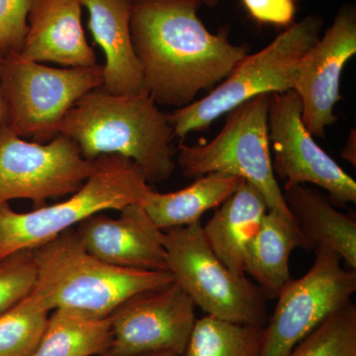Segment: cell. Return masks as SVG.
I'll list each match as a JSON object with an SVG mask.
<instances>
[{"mask_svg": "<svg viewBox=\"0 0 356 356\" xmlns=\"http://www.w3.org/2000/svg\"><path fill=\"white\" fill-rule=\"evenodd\" d=\"M201 0H132L130 28L145 90L156 104L186 106L212 90L248 55L229 30L210 32L199 18Z\"/></svg>", "mask_w": 356, "mask_h": 356, "instance_id": "1", "label": "cell"}, {"mask_svg": "<svg viewBox=\"0 0 356 356\" xmlns=\"http://www.w3.org/2000/svg\"><path fill=\"white\" fill-rule=\"evenodd\" d=\"M58 134L76 142L88 161L104 154L131 159L149 184L165 181L177 168L172 125L147 91L113 95L102 86L92 89L70 107Z\"/></svg>", "mask_w": 356, "mask_h": 356, "instance_id": "2", "label": "cell"}, {"mask_svg": "<svg viewBox=\"0 0 356 356\" xmlns=\"http://www.w3.org/2000/svg\"><path fill=\"white\" fill-rule=\"evenodd\" d=\"M37 281L30 298L51 312L109 317L133 295L173 282L170 271L111 266L89 254L74 229L33 250Z\"/></svg>", "mask_w": 356, "mask_h": 356, "instance_id": "3", "label": "cell"}, {"mask_svg": "<svg viewBox=\"0 0 356 356\" xmlns=\"http://www.w3.org/2000/svg\"><path fill=\"white\" fill-rule=\"evenodd\" d=\"M95 161L90 177L63 202L26 213L16 212L9 203L0 205V259L34 250L93 215L144 205L153 189L139 166L119 154H104Z\"/></svg>", "mask_w": 356, "mask_h": 356, "instance_id": "4", "label": "cell"}, {"mask_svg": "<svg viewBox=\"0 0 356 356\" xmlns=\"http://www.w3.org/2000/svg\"><path fill=\"white\" fill-rule=\"evenodd\" d=\"M324 21L310 15L290 25L270 44L247 55L209 95L168 115L175 138L206 130L255 96L292 90L306 54L321 37Z\"/></svg>", "mask_w": 356, "mask_h": 356, "instance_id": "5", "label": "cell"}, {"mask_svg": "<svg viewBox=\"0 0 356 356\" xmlns=\"http://www.w3.org/2000/svg\"><path fill=\"white\" fill-rule=\"evenodd\" d=\"M270 96H255L232 110L224 127L209 143L189 146L180 140L175 161L187 178L211 172L242 177L261 192L268 211H277L295 222L273 172L268 138Z\"/></svg>", "mask_w": 356, "mask_h": 356, "instance_id": "6", "label": "cell"}, {"mask_svg": "<svg viewBox=\"0 0 356 356\" xmlns=\"http://www.w3.org/2000/svg\"><path fill=\"white\" fill-rule=\"evenodd\" d=\"M102 86V65L51 67L13 53L4 56L0 89L6 127L25 140L46 144L58 137L70 107Z\"/></svg>", "mask_w": 356, "mask_h": 356, "instance_id": "7", "label": "cell"}, {"mask_svg": "<svg viewBox=\"0 0 356 356\" xmlns=\"http://www.w3.org/2000/svg\"><path fill=\"white\" fill-rule=\"evenodd\" d=\"M168 270L195 306L208 316L264 327L266 297L261 288L225 266L204 236L201 222L165 231Z\"/></svg>", "mask_w": 356, "mask_h": 356, "instance_id": "8", "label": "cell"}, {"mask_svg": "<svg viewBox=\"0 0 356 356\" xmlns=\"http://www.w3.org/2000/svg\"><path fill=\"white\" fill-rule=\"evenodd\" d=\"M305 275L283 287L264 329L261 355L288 356L293 348L334 312L350 303L356 291V269L346 270L341 257L327 248H315Z\"/></svg>", "mask_w": 356, "mask_h": 356, "instance_id": "9", "label": "cell"}, {"mask_svg": "<svg viewBox=\"0 0 356 356\" xmlns=\"http://www.w3.org/2000/svg\"><path fill=\"white\" fill-rule=\"evenodd\" d=\"M95 168L70 138L58 135L46 144L0 128V205L16 199L43 205L50 198L81 188Z\"/></svg>", "mask_w": 356, "mask_h": 356, "instance_id": "10", "label": "cell"}, {"mask_svg": "<svg viewBox=\"0 0 356 356\" xmlns=\"http://www.w3.org/2000/svg\"><path fill=\"white\" fill-rule=\"evenodd\" d=\"M273 168L284 186L314 184L339 206L356 202V182L314 140L302 122V103L294 90L273 93L268 108Z\"/></svg>", "mask_w": 356, "mask_h": 356, "instance_id": "11", "label": "cell"}, {"mask_svg": "<svg viewBox=\"0 0 356 356\" xmlns=\"http://www.w3.org/2000/svg\"><path fill=\"white\" fill-rule=\"evenodd\" d=\"M195 304L173 282L133 295L109 316L107 353L135 356L170 351L181 355L195 325Z\"/></svg>", "mask_w": 356, "mask_h": 356, "instance_id": "12", "label": "cell"}, {"mask_svg": "<svg viewBox=\"0 0 356 356\" xmlns=\"http://www.w3.org/2000/svg\"><path fill=\"white\" fill-rule=\"evenodd\" d=\"M355 55L356 11L346 6L302 60L293 88L301 99L302 122L313 137L324 138L325 129L337 121L341 74Z\"/></svg>", "mask_w": 356, "mask_h": 356, "instance_id": "13", "label": "cell"}, {"mask_svg": "<svg viewBox=\"0 0 356 356\" xmlns=\"http://www.w3.org/2000/svg\"><path fill=\"white\" fill-rule=\"evenodd\" d=\"M111 218L104 212L77 225L83 248L111 266L142 270H168L165 231L159 229L144 206L132 204Z\"/></svg>", "mask_w": 356, "mask_h": 356, "instance_id": "14", "label": "cell"}, {"mask_svg": "<svg viewBox=\"0 0 356 356\" xmlns=\"http://www.w3.org/2000/svg\"><path fill=\"white\" fill-rule=\"evenodd\" d=\"M79 0H30L28 30L19 55L64 67H93L95 51L81 22Z\"/></svg>", "mask_w": 356, "mask_h": 356, "instance_id": "15", "label": "cell"}, {"mask_svg": "<svg viewBox=\"0 0 356 356\" xmlns=\"http://www.w3.org/2000/svg\"><path fill=\"white\" fill-rule=\"evenodd\" d=\"M88 28L105 56L102 88L113 95L145 90L144 77L131 35L132 0H79Z\"/></svg>", "mask_w": 356, "mask_h": 356, "instance_id": "16", "label": "cell"}, {"mask_svg": "<svg viewBox=\"0 0 356 356\" xmlns=\"http://www.w3.org/2000/svg\"><path fill=\"white\" fill-rule=\"evenodd\" d=\"M268 206L254 185L243 181L202 226L208 245L229 270L245 277V252L257 235Z\"/></svg>", "mask_w": 356, "mask_h": 356, "instance_id": "17", "label": "cell"}, {"mask_svg": "<svg viewBox=\"0 0 356 356\" xmlns=\"http://www.w3.org/2000/svg\"><path fill=\"white\" fill-rule=\"evenodd\" d=\"M283 198L306 248L325 247L356 269V221L334 207L324 194L305 184L283 186Z\"/></svg>", "mask_w": 356, "mask_h": 356, "instance_id": "18", "label": "cell"}, {"mask_svg": "<svg viewBox=\"0 0 356 356\" xmlns=\"http://www.w3.org/2000/svg\"><path fill=\"white\" fill-rule=\"evenodd\" d=\"M306 243L296 222L268 211L245 252V273L252 276L266 298H277L291 280L290 257Z\"/></svg>", "mask_w": 356, "mask_h": 356, "instance_id": "19", "label": "cell"}, {"mask_svg": "<svg viewBox=\"0 0 356 356\" xmlns=\"http://www.w3.org/2000/svg\"><path fill=\"white\" fill-rule=\"evenodd\" d=\"M245 180L236 175L211 172L195 178L185 188L168 193L152 191L144 207L163 231L191 226L200 222L207 211L217 209Z\"/></svg>", "mask_w": 356, "mask_h": 356, "instance_id": "20", "label": "cell"}, {"mask_svg": "<svg viewBox=\"0 0 356 356\" xmlns=\"http://www.w3.org/2000/svg\"><path fill=\"white\" fill-rule=\"evenodd\" d=\"M112 341L110 317L97 318L69 309H56L33 356L102 355Z\"/></svg>", "mask_w": 356, "mask_h": 356, "instance_id": "21", "label": "cell"}, {"mask_svg": "<svg viewBox=\"0 0 356 356\" xmlns=\"http://www.w3.org/2000/svg\"><path fill=\"white\" fill-rule=\"evenodd\" d=\"M264 329L207 315L196 320L180 356H259Z\"/></svg>", "mask_w": 356, "mask_h": 356, "instance_id": "22", "label": "cell"}, {"mask_svg": "<svg viewBox=\"0 0 356 356\" xmlns=\"http://www.w3.org/2000/svg\"><path fill=\"white\" fill-rule=\"evenodd\" d=\"M50 312L29 296L0 315V356H33L38 348Z\"/></svg>", "mask_w": 356, "mask_h": 356, "instance_id": "23", "label": "cell"}, {"mask_svg": "<svg viewBox=\"0 0 356 356\" xmlns=\"http://www.w3.org/2000/svg\"><path fill=\"white\" fill-rule=\"evenodd\" d=\"M288 356H356V306L353 302L334 312Z\"/></svg>", "mask_w": 356, "mask_h": 356, "instance_id": "24", "label": "cell"}, {"mask_svg": "<svg viewBox=\"0 0 356 356\" xmlns=\"http://www.w3.org/2000/svg\"><path fill=\"white\" fill-rule=\"evenodd\" d=\"M36 281L33 250H19L0 259V315L27 298Z\"/></svg>", "mask_w": 356, "mask_h": 356, "instance_id": "25", "label": "cell"}, {"mask_svg": "<svg viewBox=\"0 0 356 356\" xmlns=\"http://www.w3.org/2000/svg\"><path fill=\"white\" fill-rule=\"evenodd\" d=\"M30 0H0V53H19L28 30Z\"/></svg>", "mask_w": 356, "mask_h": 356, "instance_id": "26", "label": "cell"}, {"mask_svg": "<svg viewBox=\"0 0 356 356\" xmlns=\"http://www.w3.org/2000/svg\"><path fill=\"white\" fill-rule=\"evenodd\" d=\"M252 19L264 24L292 25L296 15V0H242Z\"/></svg>", "mask_w": 356, "mask_h": 356, "instance_id": "27", "label": "cell"}, {"mask_svg": "<svg viewBox=\"0 0 356 356\" xmlns=\"http://www.w3.org/2000/svg\"><path fill=\"white\" fill-rule=\"evenodd\" d=\"M355 130H351L350 137H348V142L341 153V156L344 159L350 163L353 166L356 165V140H355Z\"/></svg>", "mask_w": 356, "mask_h": 356, "instance_id": "28", "label": "cell"}, {"mask_svg": "<svg viewBox=\"0 0 356 356\" xmlns=\"http://www.w3.org/2000/svg\"><path fill=\"white\" fill-rule=\"evenodd\" d=\"M3 58L4 56L0 53V70H1ZM3 126H6V111L3 97H2L1 89H0V128L3 127Z\"/></svg>", "mask_w": 356, "mask_h": 356, "instance_id": "29", "label": "cell"}, {"mask_svg": "<svg viewBox=\"0 0 356 356\" xmlns=\"http://www.w3.org/2000/svg\"><path fill=\"white\" fill-rule=\"evenodd\" d=\"M99 356H113L109 355L108 353H104V355ZM135 356H179L177 355V353H170V351H163V353H147V355H135Z\"/></svg>", "mask_w": 356, "mask_h": 356, "instance_id": "30", "label": "cell"}, {"mask_svg": "<svg viewBox=\"0 0 356 356\" xmlns=\"http://www.w3.org/2000/svg\"><path fill=\"white\" fill-rule=\"evenodd\" d=\"M201 2H202L204 6L212 7L216 6L218 0H201Z\"/></svg>", "mask_w": 356, "mask_h": 356, "instance_id": "31", "label": "cell"}]
</instances>
